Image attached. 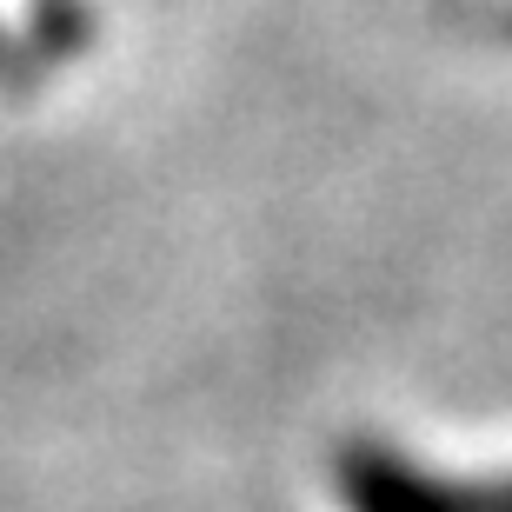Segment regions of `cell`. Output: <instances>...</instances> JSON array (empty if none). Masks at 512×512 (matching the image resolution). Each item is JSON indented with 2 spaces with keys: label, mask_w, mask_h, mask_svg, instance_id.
I'll list each match as a JSON object with an SVG mask.
<instances>
[{
  "label": "cell",
  "mask_w": 512,
  "mask_h": 512,
  "mask_svg": "<svg viewBox=\"0 0 512 512\" xmlns=\"http://www.w3.org/2000/svg\"><path fill=\"white\" fill-rule=\"evenodd\" d=\"M506 512H512V479H506Z\"/></svg>",
  "instance_id": "1"
}]
</instances>
